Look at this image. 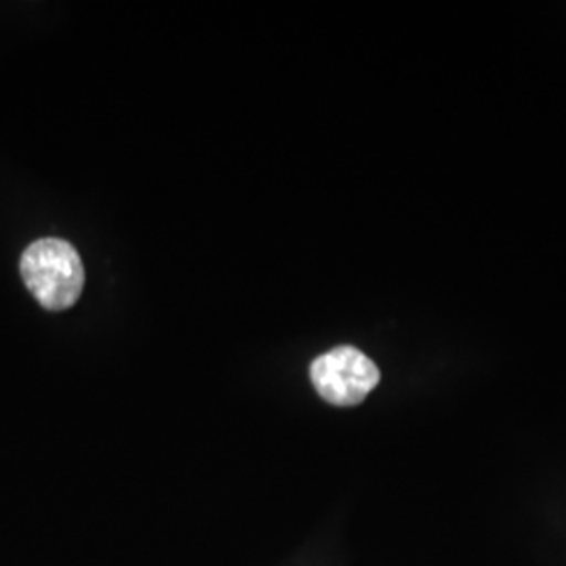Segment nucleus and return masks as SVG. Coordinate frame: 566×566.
Here are the masks:
<instances>
[{
  "label": "nucleus",
  "mask_w": 566,
  "mask_h": 566,
  "mask_svg": "<svg viewBox=\"0 0 566 566\" xmlns=\"http://www.w3.org/2000/svg\"><path fill=\"white\" fill-rule=\"evenodd\" d=\"M20 271L25 287L46 311H65L78 303L84 266L72 243L57 238L30 243L21 254Z\"/></svg>",
  "instance_id": "1"
},
{
  "label": "nucleus",
  "mask_w": 566,
  "mask_h": 566,
  "mask_svg": "<svg viewBox=\"0 0 566 566\" xmlns=\"http://www.w3.org/2000/svg\"><path fill=\"white\" fill-rule=\"evenodd\" d=\"M311 382L327 403L353 407L378 386L380 369L359 348L338 346L311 364Z\"/></svg>",
  "instance_id": "2"
}]
</instances>
